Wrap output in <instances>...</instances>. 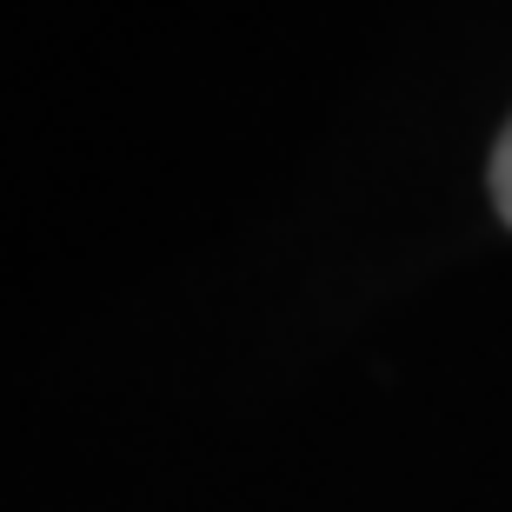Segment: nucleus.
<instances>
[{
  "label": "nucleus",
  "mask_w": 512,
  "mask_h": 512,
  "mask_svg": "<svg viewBox=\"0 0 512 512\" xmlns=\"http://www.w3.org/2000/svg\"><path fill=\"white\" fill-rule=\"evenodd\" d=\"M493 207H499V220L512 227V127L499 133V147H493Z\"/></svg>",
  "instance_id": "nucleus-1"
}]
</instances>
